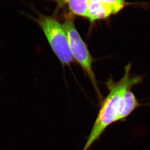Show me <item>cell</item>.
<instances>
[{"label": "cell", "instance_id": "cell-1", "mask_svg": "<svg viewBox=\"0 0 150 150\" xmlns=\"http://www.w3.org/2000/svg\"><path fill=\"white\" fill-rule=\"evenodd\" d=\"M132 64L124 67V74L115 81L111 76L105 83L108 90L107 96L101 100L100 109L91 132L82 150H88L100 139L106 129L114 123L125 120L127 117L142 105L132 91L133 87L142 83L143 76L132 74Z\"/></svg>", "mask_w": 150, "mask_h": 150}, {"label": "cell", "instance_id": "cell-2", "mask_svg": "<svg viewBox=\"0 0 150 150\" xmlns=\"http://www.w3.org/2000/svg\"><path fill=\"white\" fill-rule=\"evenodd\" d=\"M74 21L72 15L67 14L65 15L64 25H62L67 35L71 54L74 59L89 78L100 101L103 98L98 89L95 75L93 70L94 59L86 43L76 30Z\"/></svg>", "mask_w": 150, "mask_h": 150}, {"label": "cell", "instance_id": "cell-3", "mask_svg": "<svg viewBox=\"0 0 150 150\" xmlns=\"http://www.w3.org/2000/svg\"><path fill=\"white\" fill-rule=\"evenodd\" d=\"M32 19L40 26L51 49L62 64L70 66L74 59L63 25L54 18L42 14H39L38 18Z\"/></svg>", "mask_w": 150, "mask_h": 150}, {"label": "cell", "instance_id": "cell-4", "mask_svg": "<svg viewBox=\"0 0 150 150\" xmlns=\"http://www.w3.org/2000/svg\"><path fill=\"white\" fill-rule=\"evenodd\" d=\"M122 10L112 4L98 1H90L87 18L91 22L104 19L115 14Z\"/></svg>", "mask_w": 150, "mask_h": 150}, {"label": "cell", "instance_id": "cell-5", "mask_svg": "<svg viewBox=\"0 0 150 150\" xmlns=\"http://www.w3.org/2000/svg\"><path fill=\"white\" fill-rule=\"evenodd\" d=\"M71 13L87 18L90 0H64Z\"/></svg>", "mask_w": 150, "mask_h": 150}, {"label": "cell", "instance_id": "cell-6", "mask_svg": "<svg viewBox=\"0 0 150 150\" xmlns=\"http://www.w3.org/2000/svg\"><path fill=\"white\" fill-rule=\"evenodd\" d=\"M98 1L112 4L120 7L121 9H122L126 4V2L125 0H90V1Z\"/></svg>", "mask_w": 150, "mask_h": 150}]
</instances>
